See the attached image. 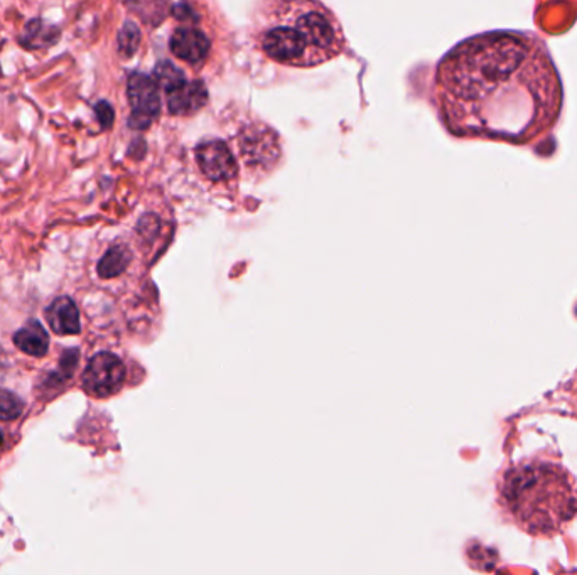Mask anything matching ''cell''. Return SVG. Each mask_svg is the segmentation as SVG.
Here are the masks:
<instances>
[{
	"instance_id": "6da1fadb",
	"label": "cell",
	"mask_w": 577,
	"mask_h": 575,
	"mask_svg": "<svg viewBox=\"0 0 577 575\" xmlns=\"http://www.w3.org/2000/svg\"><path fill=\"white\" fill-rule=\"evenodd\" d=\"M436 83L444 122L464 139L529 146L556 127L564 108L551 51L522 31L464 39L439 63Z\"/></svg>"
},
{
	"instance_id": "7a4b0ae2",
	"label": "cell",
	"mask_w": 577,
	"mask_h": 575,
	"mask_svg": "<svg viewBox=\"0 0 577 575\" xmlns=\"http://www.w3.org/2000/svg\"><path fill=\"white\" fill-rule=\"evenodd\" d=\"M497 500L503 518L520 532L554 538L577 516V479L557 461L527 457L503 471Z\"/></svg>"
},
{
	"instance_id": "3957f363",
	"label": "cell",
	"mask_w": 577,
	"mask_h": 575,
	"mask_svg": "<svg viewBox=\"0 0 577 575\" xmlns=\"http://www.w3.org/2000/svg\"><path fill=\"white\" fill-rule=\"evenodd\" d=\"M255 41L279 65L311 68L343 49L340 22L316 0H274L255 21Z\"/></svg>"
},
{
	"instance_id": "277c9868",
	"label": "cell",
	"mask_w": 577,
	"mask_h": 575,
	"mask_svg": "<svg viewBox=\"0 0 577 575\" xmlns=\"http://www.w3.org/2000/svg\"><path fill=\"white\" fill-rule=\"evenodd\" d=\"M127 97H129V125L135 130H146L157 119L161 110L159 85L151 76L135 71L127 81Z\"/></svg>"
},
{
	"instance_id": "5b68a950",
	"label": "cell",
	"mask_w": 577,
	"mask_h": 575,
	"mask_svg": "<svg viewBox=\"0 0 577 575\" xmlns=\"http://www.w3.org/2000/svg\"><path fill=\"white\" fill-rule=\"evenodd\" d=\"M124 361L114 353H98L83 371V387L90 395L107 398L119 392L125 382Z\"/></svg>"
},
{
	"instance_id": "8992f818",
	"label": "cell",
	"mask_w": 577,
	"mask_h": 575,
	"mask_svg": "<svg viewBox=\"0 0 577 575\" xmlns=\"http://www.w3.org/2000/svg\"><path fill=\"white\" fill-rule=\"evenodd\" d=\"M238 144H240L243 159L254 166L274 164L281 154L279 144H277V135L264 125L247 127L238 137Z\"/></svg>"
},
{
	"instance_id": "52a82bcc",
	"label": "cell",
	"mask_w": 577,
	"mask_h": 575,
	"mask_svg": "<svg viewBox=\"0 0 577 575\" xmlns=\"http://www.w3.org/2000/svg\"><path fill=\"white\" fill-rule=\"evenodd\" d=\"M201 172L211 181H228L237 176L238 166L233 152L220 140H210L196 149Z\"/></svg>"
},
{
	"instance_id": "ba28073f",
	"label": "cell",
	"mask_w": 577,
	"mask_h": 575,
	"mask_svg": "<svg viewBox=\"0 0 577 575\" xmlns=\"http://www.w3.org/2000/svg\"><path fill=\"white\" fill-rule=\"evenodd\" d=\"M171 51L188 65L200 66L210 53V39L195 27H179L171 38Z\"/></svg>"
},
{
	"instance_id": "9c48e42d",
	"label": "cell",
	"mask_w": 577,
	"mask_h": 575,
	"mask_svg": "<svg viewBox=\"0 0 577 575\" xmlns=\"http://www.w3.org/2000/svg\"><path fill=\"white\" fill-rule=\"evenodd\" d=\"M61 27L44 21L41 17H33L24 24L22 33L17 36V43L26 51H44L60 43Z\"/></svg>"
},
{
	"instance_id": "30bf717a",
	"label": "cell",
	"mask_w": 577,
	"mask_h": 575,
	"mask_svg": "<svg viewBox=\"0 0 577 575\" xmlns=\"http://www.w3.org/2000/svg\"><path fill=\"white\" fill-rule=\"evenodd\" d=\"M168 95L169 112L173 115H191L205 107L208 92L201 81H186L171 88Z\"/></svg>"
},
{
	"instance_id": "8fae6325",
	"label": "cell",
	"mask_w": 577,
	"mask_h": 575,
	"mask_svg": "<svg viewBox=\"0 0 577 575\" xmlns=\"http://www.w3.org/2000/svg\"><path fill=\"white\" fill-rule=\"evenodd\" d=\"M46 319L53 333L60 336H75L80 334V311L70 297H58L46 309Z\"/></svg>"
},
{
	"instance_id": "7c38bea8",
	"label": "cell",
	"mask_w": 577,
	"mask_h": 575,
	"mask_svg": "<svg viewBox=\"0 0 577 575\" xmlns=\"http://www.w3.org/2000/svg\"><path fill=\"white\" fill-rule=\"evenodd\" d=\"M14 344L26 355L43 358L49 350V336L43 324L31 319L14 334Z\"/></svg>"
},
{
	"instance_id": "4fadbf2b",
	"label": "cell",
	"mask_w": 577,
	"mask_h": 575,
	"mask_svg": "<svg viewBox=\"0 0 577 575\" xmlns=\"http://www.w3.org/2000/svg\"><path fill=\"white\" fill-rule=\"evenodd\" d=\"M132 260V253L124 245H115L103 255L100 264H98V275L102 279H114L124 274Z\"/></svg>"
},
{
	"instance_id": "5bb4252c",
	"label": "cell",
	"mask_w": 577,
	"mask_h": 575,
	"mask_svg": "<svg viewBox=\"0 0 577 575\" xmlns=\"http://www.w3.org/2000/svg\"><path fill=\"white\" fill-rule=\"evenodd\" d=\"M141 29L137 27L132 21L124 22V26L120 27L119 34H117V48H119V54L125 60L132 58L137 49L141 46Z\"/></svg>"
},
{
	"instance_id": "9a60e30c",
	"label": "cell",
	"mask_w": 577,
	"mask_h": 575,
	"mask_svg": "<svg viewBox=\"0 0 577 575\" xmlns=\"http://www.w3.org/2000/svg\"><path fill=\"white\" fill-rule=\"evenodd\" d=\"M24 404L21 398L17 397L16 393L7 392L0 388V420L2 422H9V420L21 417Z\"/></svg>"
},
{
	"instance_id": "2e32d148",
	"label": "cell",
	"mask_w": 577,
	"mask_h": 575,
	"mask_svg": "<svg viewBox=\"0 0 577 575\" xmlns=\"http://www.w3.org/2000/svg\"><path fill=\"white\" fill-rule=\"evenodd\" d=\"M93 112H95V117H97L98 124H100V129H112V125L115 122V112L114 107L107 100H100V102L95 103Z\"/></svg>"
},
{
	"instance_id": "e0dca14e",
	"label": "cell",
	"mask_w": 577,
	"mask_h": 575,
	"mask_svg": "<svg viewBox=\"0 0 577 575\" xmlns=\"http://www.w3.org/2000/svg\"><path fill=\"white\" fill-rule=\"evenodd\" d=\"M4 444V436H2V430H0V447Z\"/></svg>"
}]
</instances>
